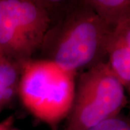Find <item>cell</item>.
Listing matches in <instances>:
<instances>
[{
  "mask_svg": "<svg viewBox=\"0 0 130 130\" xmlns=\"http://www.w3.org/2000/svg\"><path fill=\"white\" fill-rule=\"evenodd\" d=\"M113 29L85 1L73 3L51 23L39 48L41 59L75 74L88 70L107 61Z\"/></svg>",
  "mask_w": 130,
  "mask_h": 130,
  "instance_id": "6da1fadb",
  "label": "cell"
},
{
  "mask_svg": "<svg viewBox=\"0 0 130 130\" xmlns=\"http://www.w3.org/2000/svg\"><path fill=\"white\" fill-rule=\"evenodd\" d=\"M76 76L51 61L30 59L21 64L18 96L31 114L54 129L70 113Z\"/></svg>",
  "mask_w": 130,
  "mask_h": 130,
  "instance_id": "7a4b0ae2",
  "label": "cell"
},
{
  "mask_svg": "<svg viewBox=\"0 0 130 130\" xmlns=\"http://www.w3.org/2000/svg\"><path fill=\"white\" fill-rule=\"evenodd\" d=\"M127 103L125 89L107 61L80 72L64 130H85L121 113Z\"/></svg>",
  "mask_w": 130,
  "mask_h": 130,
  "instance_id": "3957f363",
  "label": "cell"
},
{
  "mask_svg": "<svg viewBox=\"0 0 130 130\" xmlns=\"http://www.w3.org/2000/svg\"><path fill=\"white\" fill-rule=\"evenodd\" d=\"M14 25L36 51L40 48L52 22L51 10L56 2L3 0Z\"/></svg>",
  "mask_w": 130,
  "mask_h": 130,
  "instance_id": "277c9868",
  "label": "cell"
},
{
  "mask_svg": "<svg viewBox=\"0 0 130 130\" xmlns=\"http://www.w3.org/2000/svg\"><path fill=\"white\" fill-rule=\"evenodd\" d=\"M0 48L7 59L20 64L35 53L14 25L3 0H0Z\"/></svg>",
  "mask_w": 130,
  "mask_h": 130,
  "instance_id": "5b68a950",
  "label": "cell"
},
{
  "mask_svg": "<svg viewBox=\"0 0 130 130\" xmlns=\"http://www.w3.org/2000/svg\"><path fill=\"white\" fill-rule=\"evenodd\" d=\"M107 64L113 74L129 92L130 48L110 38L107 48Z\"/></svg>",
  "mask_w": 130,
  "mask_h": 130,
  "instance_id": "8992f818",
  "label": "cell"
},
{
  "mask_svg": "<svg viewBox=\"0 0 130 130\" xmlns=\"http://www.w3.org/2000/svg\"><path fill=\"white\" fill-rule=\"evenodd\" d=\"M21 64L6 59L0 63V113L18 95Z\"/></svg>",
  "mask_w": 130,
  "mask_h": 130,
  "instance_id": "52a82bcc",
  "label": "cell"
},
{
  "mask_svg": "<svg viewBox=\"0 0 130 130\" xmlns=\"http://www.w3.org/2000/svg\"><path fill=\"white\" fill-rule=\"evenodd\" d=\"M98 16L112 28L130 20V0H85Z\"/></svg>",
  "mask_w": 130,
  "mask_h": 130,
  "instance_id": "ba28073f",
  "label": "cell"
},
{
  "mask_svg": "<svg viewBox=\"0 0 130 130\" xmlns=\"http://www.w3.org/2000/svg\"><path fill=\"white\" fill-rule=\"evenodd\" d=\"M85 130H130V116L119 113Z\"/></svg>",
  "mask_w": 130,
  "mask_h": 130,
  "instance_id": "9c48e42d",
  "label": "cell"
},
{
  "mask_svg": "<svg viewBox=\"0 0 130 130\" xmlns=\"http://www.w3.org/2000/svg\"><path fill=\"white\" fill-rule=\"evenodd\" d=\"M111 38L130 48V20L116 25L113 29Z\"/></svg>",
  "mask_w": 130,
  "mask_h": 130,
  "instance_id": "30bf717a",
  "label": "cell"
},
{
  "mask_svg": "<svg viewBox=\"0 0 130 130\" xmlns=\"http://www.w3.org/2000/svg\"><path fill=\"white\" fill-rule=\"evenodd\" d=\"M13 118L12 116L7 118L5 120L0 122V130H18L13 125Z\"/></svg>",
  "mask_w": 130,
  "mask_h": 130,
  "instance_id": "8fae6325",
  "label": "cell"
},
{
  "mask_svg": "<svg viewBox=\"0 0 130 130\" xmlns=\"http://www.w3.org/2000/svg\"><path fill=\"white\" fill-rule=\"evenodd\" d=\"M129 93H130V91H129ZM129 116H130V109H129Z\"/></svg>",
  "mask_w": 130,
  "mask_h": 130,
  "instance_id": "7c38bea8",
  "label": "cell"
}]
</instances>
